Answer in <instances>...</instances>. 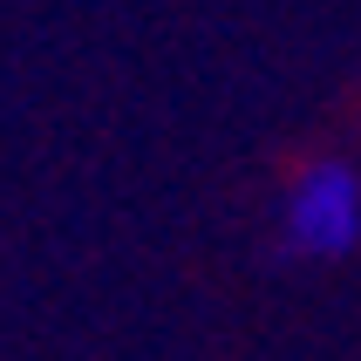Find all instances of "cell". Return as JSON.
Masks as SVG:
<instances>
[{
    "mask_svg": "<svg viewBox=\"0 0 361 361\" xmlns=\"http://www.w3.org/2000/svg\"><path fill=\"white\" fill-rule=\"evenodd\" d=\"M280 232L300 259H348L361 245V178H355V164H341V157L307 164L280 198Z\"/></svg>",
    "mask_w": 361,
    "mask_h": 361,
    "instance_id": "cell-1",
    "label": "cell"
}]
</instances>
